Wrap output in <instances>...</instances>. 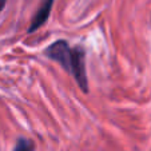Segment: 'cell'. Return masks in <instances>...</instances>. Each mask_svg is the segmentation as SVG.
I'll list each match as a JSON object with an SVG mask.
<instances>
[{
	"label": "cell",
	"instance_id": "6da1fadb",
	"mask_svg": "<svg viewBox=\"0 0 151 151\" xmlns=\"http://www.w3.org/2000/svg\"><path fill=\"white\" fill-rule=\"evenodd\" d=\"M44 55L60 63L63 68L72 75L83 92H88V80L84 66V50L82 47H71L66 40H56L47 47Z\"/></svg>",
	"mask_w": 151,
	"mask_h": 151
},
{
	"label": "cell",
	"instance_id": "7a4b0ae2",
	"mask_svg": "<svg viewBox=\"0 0 151 151\" xmlns=\"http://www.w3.org/2000/svg\"><path fill=\"white\" fill-rule=\"evenodd\" d=\"M52 4H54V0H44V1H43L39 11L36 12V15H35L34 19H32V23L28 28L29 34L36 31L39 27H42L43 24L47 22V19H48V16H50V12H51V8H52Z\"/></svg>",
	"mask_w": 151,
	"mask_h": 151
},
{
	"label": "cell",
	"instance_id": "3957f363",
	"mask_svg": "<svg viewBox=\"0 0 151 151\" xmlns=\"http://www.w3.org/2000/svg\"><path fill=\"white\" fill-rule=\"evenodd\" d=\"M34 148H35L34 143H32L29 139L20 138V139L17 140L16 146H15V150L14 151H34Z\"/></svg>",
	"mask_w": 151,
	"mask_h": 151
},
{
	"label": "cell",
	"instance_id": "277c9868",
	"mask_svg": "<svg viewBox=\"0 0 151 151\" xmlns=\"http://www.w3.org/2000/svg\"><path fill=\"white\" fill-rule=\"evenodd\" d=\"M6 3H7V0H0V11L6 7Z\"/></svg>",
	"mask_w": 151,
	"mask_h": 151
}]
</instances>
